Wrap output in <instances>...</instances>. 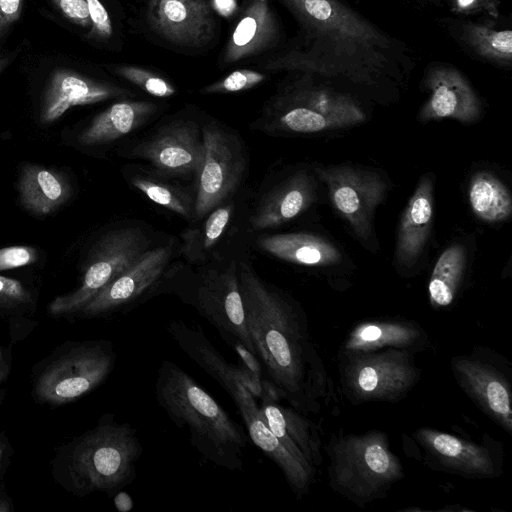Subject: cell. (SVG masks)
I'll use <instances>...</instances> for the list:
<instances>
[{
  "instance_id": "1",
  "label": "cell",
  "mask_w": 512,
  "mask_h": 512,
  "mask_svg": "<svg viewBox=\"0 0 512 512\" xmlns=\"http://www.w3.org/2000/svg\"><path fill=\"white\" fill-rule=\"evenodd\" d=\"M248 331L265 379L299 412H320L332 392L322 358L298 304L244 262L237 267Z\"/></svg>"
},
{
  "instance_id": "2",
  "label": "cell",
  "mask_w": 512,
  "mask_h": 512,
  "mask_svg": "<svg viewBox=\"0 0 512 512\" xmlns=\"http://www.w3.org/2000/svg\"><path fill=\"white\" fill-rule=\"evenodd\" d=\"M142 452L137 430L106 413L93 428L55 449L52 476L74 496L94 492L114 496L136 478V463Z\"/></svg>"
},
{
  "instance_id": "3",
  "label": "cell",
  "mask_w": 512,
  "mask_h": 512,
  "mask_svg": "<svg viewBox=\"0 0 512 512\" xmlns=\"http://www.w3.org/2000/svg\"><path fill=\"white\" fill-rule=\"evenodd\" d=\"M155 398L169 419L189 432V441L206 460L230 470H244L248 436L223 407L190 374L162 360Z\"/></svg>"
},
{
  "instance_id": "4",
  "label": "cell",
  "mask_w": 512,
  "mask_h": 512,
  "mask_svg": "<svg viewBox=\"0 0 512 512\" xmlns=\"http://www.w3.org/2000/svg\"><path fill=\"white\" fill-rule=\"evenodd\" d=\"M167 331L177 346L232 398L254 445L280 468L296 498L304 497L314 481L316 469L293 457L269 429L258 400L243 383L244 373L239 366L222 356L198 324L188 326L171 320Z\"/></svg>"
},
{
  "instance_id": "5",
  "label": "cell",
  "mask_w": 512,
  "mask_h": 512,
  "mask_svg": "<svg viewBox=\"0 0 512 512\" xmlns=\"http://www.w3.org/2000/svg\"><path fill=\"white\" fill-rule=\"evenodd\" d=\"M324 450L329 486L359 507L385 498L405 476L400 458L381 430L335 433Z\"/></svg>"
},
{
  "instance_id": "6",
  "label": "cell",
  "mask_w": 512,
  "mask_h": 512,
  "mask_svg": "<svg viewBox=\"0 0 512 512\" xmlns=\"http://www.w3.org/2000/svg\"><path fill=\"white\" fill-rule=\"evenodd\" d=\"M116 359L108 340L62 343L34 365L32 396L37 403L50 406L74 402L106 381Z\"/></svg>"
},
{
  "instance_id": "7",
  "label": "cell",
  "mask_w": 512,
  "mask_h": 512,
  "mask_svg": "<svg viewBox=\"0 0 512 512\" xmlns=\"http://www.w3.org/2000/svg\"><path fill=\"white\" fill-rule=\"evenodd\" d=\"M414 356L409 351L398 349L338 352L343 395L353 405L404 400L421 377Z\"/></svg>"
},
{
  "instance_id": "8",
  "label": "cell",
  "mask_w": 512,
  "mask_h": 512,
  "mask_svg": "<svg viewBox=\"0 0 512 512\" xmlns=\"http://www.w3.org/2000/svg\"><path fill=\"white\" fill-rule=\"evenodd\" d=\"M462 391L508 434H512V366L497 351L475 346L450 361Z\"/></svg>"
},
{
  "instance_id": "9",
  "label": "cell",
  "mask_w": 512,
  "mask_h": 512,
  "mask_svg": "<svg viewBox=\"0 0 512 512\" xmlns=\"http://www.w3.org/2000/svg\"><path fill=\"white\" fill-rule=\"evenodd\" d=\"M147 246V238L138 228L106 233L94 246L80 285L55 297L48 305V313L54 317L78 315L97 293L142 256Z\"/></svg>"
},
{
  "instance_id": "10",
  "label": "cell",
  "mask_w": 512,
  "mask_h": 512,
  "mask_svg": "<svg viewBox=\"0 0 512 512\" xmlns=\"http://www.w3.org/2000/svg\"><path fill=\"white\" fill-rule=\"evenodd\" d=\"M421 459L429 468L466 479L497 478L503 473L501 442L484 434L476 441L429 427L413 431Z\"/></svg>"
},
{
  "instance_id": "11",
  "label": "cell",
  "mask_w": 512,
  "mask_h": 512,
  "mask_svg": "<svg viewBox=\"0 0 512 512\" xmlns=\"http://www.w3.org/2000/svg\"><path fill=\"white\" fill-rule=\"evenodd\" d=\"M186 302L216 328L233 350L245 347L258 358L246 324L234 261L223 270L202 273Z\"/></svg>"
},
{
  "instance_id": "12",
  "label": "cell",
  "mask_w": 512,
  "mask_h": 512,
  "mask_svg": "<svg viewBox=\"0 0 512 512\" xmlns=\"http://www.w3.org/2000/svg\"><path fill=\"white\" fill-rule=\"evenodd\" d=\"M204 157L197 175L195 216L201 219L235 191L245 169L238 139L216 124L203 128Z\"/></svg>"
},
{
  "instance_id": "13",
  "label": "cell",
  "mask_w": 512,
  "mask_h": 512,
  "mask_svg": "<svg viewBox=\"0 0 512 512\" xmlns=\"http://www.w3.org/2000/svg\"><path fill=\"white\" fill-rule=\"evenodd\" d=\"M308 32L345 51L383 48L387 39L370 23L336 0H281Z\"/></svg>"
},
{
  "instance_id": "14",
  "label": "cell",
  "mask_w": 512,
  "mask_h": 512,
  "mask_svg": "<svg viewBox=\"0 0 512 512\" xmlns=\"http://www.w3.org/2000/svg\"><path fill=\"white\" fill-rule=\"evenodd\" d=\"M277 126L295 133H316L362 123L366 116L350 96L325 89H301L287 100Z\"/></svg>"
},
{
  "instance_id": "15",
  "label": "cell",
  "mask_w": 512,
  "mask_h": 512,
  "mask_svg": "<svg viewBox=\"0 0 512 512\" xmlns=\"http://www.w3.org/2000/svg\"><path fill=\"white\" fill-rule=\"evenodd\" d=\"M315 171L327 186L337 211L358 237L367 239L373 212L386 194L383 179L375 173L347 166L316 167Z\"/></svg>"
},
{
  "instance_id": "16",
  "label": "cell",
  "mask_w": 512,
  "mask_h": 512,
  "mask_svg": "<svg viewBox=\"0 0 512 512\" xmlns=\"http://www.w3.org/2000/svg\"><path fill=\"white\" fill-rule=\"evenodd\" d=\"M170 254L169 247L145 251L130 267L97 293L80 310L78 316L98 318L129 311L156 287Z\"/></svg>"
},
{
  "instance_id": "17",
  "label": "cell",
  "mask_w": 512,
  "mask_h": 512,
  "mask_svg": "<svg viewBox=\"0 0 512 512\" xmlns=\"http://www.w3.org/2000/svg\"><path fill=\"white\" fill-rule=\"evenodd\" d=\"M132 155L148 161L165 175L197 176L204 157L198 125L189 120L170 122L135 146Z\"/></svg>"
},
{
  "instance_id": "18",
  "label": "cell",
  "mask_w": 512,
  "mask_h": 512,
  "mask_svg": "<svg viewBox=\"0 0 512 512\" xmlns=\"http://www.w3.org/2000/svg\"><path fill=\"white\" fill-rule=\"evenodd\" d=\"M261 414L280 443L303 464L316 467L323 463L322 442L317 425L295 408L284 406L272 385L263 380L259 399Z\"/></svg>"
},
{
  "instance_id": "19",
  "label": "cell",
  "mask_w": 512,
  "mask_h": 512,
  "mask_svg": "<svg viewBox=\"0 0 512 512\" xmlns=\"http://www.w3.org/2000/svg\"><path fill=\"white\" fill-rule=\"evenodd\" d=\"M147 21L160 37L185 47H201L215 32V20L205 0H149Z\"/></svg>"
},
{
  "instance_id": "20",
  "label": "cell",
  "mask_w": 512,
  "mask_h": 512,
  "mask_svg": "<svg viewBox=\"0 0 512 512\" xmlns=\"http://www.w3.org/2000/svg\"><path fill=\"white\" fill-rule=\"evenodd\" d=\"M428 345V334L419 323L401 318H374L355 324L341 344L339 352L398 349L416 354L424 351Z\"/></svg>"
},
{
  "instance_id": "21",
  "label": "cell",
  "mask_w": 512,
  "mask_h": 512,
  "mask_svg": "<svg viewBox=\"0 0 512 512\" xmlns=\"http://www.w3.org/2000/svg\"><path fill=\"white\" fill-rule=\"evenodd\" d=\"M426 86L430 91L419 118L422 121L452 118L472 123L480 115L481 104L464 76L454 68L440 66L429 72Z\"/></svg>"
},
{
  "instance_id": "22",
  "label": "cell",
  "mask_w": 512,
  "mask_h": 512,
  "mask_svg": "<svg viewBox=\"0 0 512 512\" xmlns=\"http://www.w3.org/2000/svg\"><path fill=\"white\" fill-rule=\"evenodd\" d=\"M123 93L118 87L95 81L76 71L57 69L44 93L41 118L50 123L74 106L101 102Z\"/></svg>"
},
{
  "instance_id": "23",
  "label": "cell",
  "mask_w": 512,
  "mask_h": 512,
  "mask_svg": "<svg viewBox=\"0 0 512 512\" xmlns=\"http://www.w3.org/2000/svg\"><path fill=\"white\" fill-rule=\"evenodd\" d=\"M315 181L301 170L271 190L260 202L250 219L254 230L286 223L304 212L315 199Z\"/></svg>"
},
{
  "instance_id": "24",
  "label": "cell",
  "mask_w": 512,
  "mask_h": 512,
  "mask_svg": "<svg viewBox=\"0 0 512 512\" xmlns=\"http://www.w3.org/2000/svg\"><path fill=\"white\" fill-rule=\"evenodd\" d=\"M433 180L423 176L410 198L399 223L396 257L410 267L421 255L432 225Z\"/></svg>"
},
{
  "instance_id": "25",
  "label": "cell",
  "mask_w": 512,
  "mask_h": 512,
  "mask_svg": "<svg viewBox=\"0 0 512 512\" xmlns=\"http://www.w3.org/2000/svg\"><path fill=\"white\" fill-rule=\"evenodd\" d=\"M277 32L268 0H252L229 38L224 63L229 65L266 50L275 42Z\"/></svg>"
},
{
  "instance_id": "26",
  "label": "cell",
  "mask_w": 512,
  "mask_h": 512,
  "mask_svg": "<svg viewBox=\"0 0 512 512\" xmlns=\"http://www.w3.org/2000/svg\"><path fill=\"white\" fill-rule=\"evenodd\" d=\"M257 245L287 262L305 266H330L341 261L340 251L329 241L309 233L263 235Z\"/></svg>"
},
{
  "instance_id": "27",
  "label": "cell",
  "mask_w": 512,
  "mask_h": 512,
  "mask_svg": "<svg viewBox=\"0 0 512 512\" xmlns=\"http://www.w3.org/2000/svg\"><path fill=\"white\" fill-rule=\"evenodd\" d=\"M147 101H121L98 114L80 134L78 141L86 146L109 143L129 134L155 111Z\"/></svg>"
},
{
  "instance_id": "28",
  "label": "cell",
  "mask_w": 512,
  "mask_h": 512,
  "mask_svg": "<svg viewBox=\"0 0 512 512\" xmlns=\"http://www.w3.org/2000/svg\"><path fill=\"white\" fill-rule=\"evenodd\" d=\"M21 204L31 213L47 215L58 209L70 196V186L60 173L39 166L26 165L19 179Z\"/></svg>"
},
{
  "instance_id": "29",
  "label": "cell",
  "mask_w": 512,
  "mask_h": 512,
  "mask_svg": "<svg viewBox=\"0 0 512 512\" xmlns=\"http://www.w3.org/2000/svg\"><path fill=\"white\" fill-rule=\"evenodd\" d=\"M34 305L33 294L20 281L0 275V318L8 323L11 345L37 326L31 318Z\"/></svg>"
},
{
  "instance_id": "30",
  "label": "cell",
  "mask_w": 512,
  "mask_h": 512,
  "mask_svg": "<svg viewBox=\"0 0 512 512\" xmlns=\"http://www.w3.org/2000/svg\"><path fill=\"white\" fill-rule=\"evenodd\" d=\"M466 266V250L453 244L438 258L428 284L430 304L446 308L453 304L459 292Z\"/></svg>"
},
{
  "instance_id": "31",
  "label": "cell",
  "mask_w": 512,
  "mask_h": 512,
  "mask_svg": "<svg viewBox=\"0 0 512 512\" xmlns=\"http://www.w3.org/2000/svg\"><path fill=\"white\" fill-rule=\"evenodd\" d=\"M468 196L474 214L483 221H502L512 212L509 190L490 172L481 171L471 178Z\"/></svg>"
},
{
  "instance_id": "32",
  "label": "cell",
  "mask_w": 512,
  "mask_h": 512,
  "mask_svg": "<svg viewBox=\"0 0 512 512\" xmlns=\"http://www.w3.org/2000/svg\"><path fill=\"white\" fill-rule=\"evenodd\" d=\"M464 38L480 56L498 63L511 62V30H494L484 25L469 24L464 28Z\"/></svg>"
},
{
  "instance_id": "33",
  "label": "cell",
  "mask_w": 512,
  "mask_h": 512,
  "mask_svg": "<svg viewBox=\"0 0 512 512\" xmlns=\"http://www.w3.org/2000/svg\"><path fill=\"white\" fill-rule=\"evenodd\" d=\"M232 205L217 206L208 216L201 231L187 230L184 251L193 258H199L211 249L222 236L230 221Z\"/></svg>"
},
{
  "instance_id": "34",
  "label": "cell",
  "mask_w": 512,
  "mask_h": 512,
  "mask_svg": "<svg viewBox=\"0 0 512 512\" xmlns=\"http://www.w3.org/2000/svg\"><path fill=\"white\" fill-rule=\"evenodd\" d=\"M131 183L154 203L183 217L191 216V201L180 190L140 175L132 177Z\"/></svg>"
},
{
  "instance_id": "35",
  "label": "cell",
  "mask_w": 512,
  "mask_h": 512,
  "mask_svg": "<svg viewBox=\"0 0 512 512\" xmlns=\"http://www.w3.org/2000/svg\"><path fill=\"white\" fill-rule=\"evenodd\" d=\"M116 73L155 97H170L176 92L166 79L141 67L120 66Z\"/></svg>"
},
{
  "instance_id": "36",
  "label": "cell",
  "mask_w": 512,
  "mask_h": 512,
  "mask_svg": "<svg viewBox=\"0 0 512 512\" xmlns=\"http://www.w3.org/2000/svg\"><path fill=\"white\" fill-rule=\"evenodd\" d=\"M264 74L249 70L239 69L230 73L220 81L202 89V93H232L250 89L264 80Z\"/></svg>"
},
{
  "instance_id": "37",
  "label": "cell",
  "mask_w": 512,
  "mask_h": 512,
  "mask_svg": "<svg viewBox=\"0 0 512 512\" xmlns=\"http://www.w3.org/2000/svg\"><path fill=\"white\" fill-rule=\"evenodd\" d=\"M37 259L34 248L29 246H10L0 249V271L30 265Z\"/></svg>"
},
{
  "instance_id": "38",
  "label": "cell",
  "mask_w": 512,
  "mask_h": 512,
  "mask_svg": "<svg viewBox=\"0 0 512 512\" xmlns=\"http://www.w3.org/2000/svg\"><path fill=\"white\" fill-rule=\"evenodd\" d=\"M91 22V34L99 39H108L113 33L110 16L100 0H86Z\"/></svg>"
},
{
  "instance_id": "39",
  "label": "cell",
  "mask_w": 512,
  "mask_h": 512,
  "mask_svg": "<svg viewBox=\"0 0 512 512\" xmlns=\"http://www.w3.org/2000/svg\"><path fill=\"white\" fill-rule=\"evenodd\" d=\"M53 2L71 22L84 28L91 25L86 0H53Z\"/></svg>"
},
{
  "instance_id": "40",
  "label": "cell",
  "mask_w": 512,
  "mask_h": 512,
  "mask_svg": "<svg viewBox=\"0 0 512 512\" xmlns=\"http://www.w3.org/2000/svg\"><path fill=\"white\" fill-rule=\"evenodd\" d=\"M23 6L24 0H0V38L19 19Z\"/></svg>"
},
{
  "instance_id": "41",
  "label": "cell",
  "mask_w": 512,
  "mask_h": 512,
  "mask_svg": "<svg viewBox=\"0 0 512 512\" xmlns=\"http://www.w3.org/2000/svg\"><path fill=\"white\" fill-rule=\"evenodd\" d=\"M12 355L11 346L0 344V404L3 403L6 395V383L11 373Z\"/></svg>"
},
{
  "instance_id": "42",
  "label": "cell",
  "mask_w": 512,
  "mask_h": 512,
  "mask_svg": "<svg viewBox=\"0 0 512 512\" xmlns=\"http://www.w3.org/2000/svg\"><path fill=\"white\" fill-rule=\"evenodd\" d=\"M14 454V448L8 436L0 432V480L6 473Z\"/></svg>"
},
{
  "instance_id": "43",
  "label": "cell",
  "mask_w": 512,
  "mask_h": 512,
  "mask_svg": "<svg viewBox=\"0 0 512 512\" xmlns=\"http://www.w3.org/2000/svg\"><path fill=\"white\" fill-rule=\"evenodd\" d=\"M114 504L117 510L121 512H127L133 507V501L131 497L126 492L121 490L114 495Z\"/></svg>"
},
{
  "instance_id": "44",
  "label": "cell",
  "mask_w": 512,
  "mask_h": 512,
  "mask_svg": "<svg viewBox=\"0 0 512 512\" xmlns=\"http://www.w3.org/2000/svg\"><path fill=\"white\" fill-rule=\"evenodd\" d=\"M213 5L216 11L225 17L231 15L236 9L235 0H213Z\"/></svg>"
},
{
  "instance_id": "45",
  "label": "cell",
  "mask_w": 512,
  "mask_h": 512,
  "mask_svg": "<svg viewBox=\"0 0 512 512\" xmlns=\"http://www.w3.org/2000/svg\"><path fill=\"white\" fill-rule=\"evenodd\" d=\"M14 505L3 482L0 483V512H14Z\"/></svg>"
},
{
  "instance_id": "46",
  "label": "cell",
  "mask_w": 512,
  "mask_h": 512,
  "mask_svg": "<svg viewBox=\"0 0 512 512\" xmlns=\"http://www.w3.org/2000/svg\"><path fill=\"white\" fill-rule=\"evenodd\" d=\"M478 0H455V7L459 11L472 9Z\"/></svg>"
},
{
  "instance_id": "47",
  "label": "cell",
  "mask_w": 512,
  "mask_h": 512,
  "mask_svg": "<svg viewBox=\"0 0 512 512\" xmlns=\"http://www.w3.org/2000/svg\"><path fill=\"white\" fill-rule=\"evenodd\" d=\"M11 59V57H4L0 59V73L9 65Z\"/></svg>"
}]
</instances>
